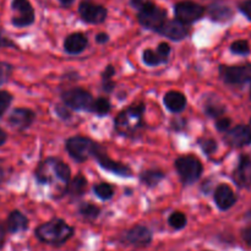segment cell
<instances>
[{"label":"cell","instance_id":"cell-1","mask_svg":"<svg viewBox=\"0 0 251 251\" xmlns=\"http://www.w3.org/2000/svg\"><path fill=\"white\" fill-rule=\"evenodd\" d=\"M34 234L42 243L59 247V245L65 244L73 237L74 228L69 226L64 220L54 218V220L38 226L34 230Z\"/></svg>","mask_w":251,"mask_h":251},{"label":"cell","instance_id":"cell-2","mask_svg":"<svg viewBox=\"0 0 251 251\" xmlns=\"http://www.w3.org/2000/svg\"><path fill=\"white\" fill-rule=\"evenodd\" d=\"M131 4L137 9V20L145 28L156 31L167 21V11L157 6L152 1L145 0H131Z\"/></svg>","mask_w":251,"mask_h":251},{"label":"cell","instance_id":"cell-3","mask_svg":"<svg viewBox=\"0 0 251 251\" xmlns=\"http://www.w3.org/2000/svg\"><path fill=\"white\" fill-rule=\"evenodd\" d=\"M145 112V105L140 104L130 105L127 109L119 113L114 122V127L118 134L123 136H131L136 134L137 130L142 126V114Z\"/></svg>","mask_w":251,"mask_h":251},{"label":"cell","instance_id":"cell-4","mask_svg":"<svg viewBox=\"0 0 251 251\" xmlns=\"http://www.w3.org/2000/svg\"><path fill=\"white\" fill-rule=\"evenodd\" d=\"M66 151L71 157L77 162L87 161L90 157L95 156L98 149V144L92 141L88 137L74 136L66 140Z\"/></svg>","mask_w":251,"mask_h":251},{"label":"cell","instance_id":"cell-5","mask_svg":"<svg viewBox=\"0 0 251 251\" xmlns=\"http://www.w3.org/2000/svg\"><path fill=\"white\" fill-rule=\"evenodd\" d=\"M174 167H176V172L179 173L181 181L185 185H190V184L195 183L200 178L201 173H202V164L194 156L179 157L174 162Z\"/></svg>","mask_w":251,"mask_h":251},{"label":"cell","instance_id":"cell-6","mask_svg":"<svg viewBox=\"0 0 251 251\" xmlns=\"http://www.w3.org/2000/svg\"><path fill=\"white\" fill-rule=\"evenodd\" d=\"M221 78L227 85L240 86L251 80V64H240V65H221Z\"/></svg>","mask_w":251,"mask_h":251},{"label":"cell","instance_id":"cell-7","mask_svg":"<svg viewBox=\"0 0 251 251\" xmlns=\"http://www.w3.org/2000/svg\"><path fill=\"white\" fill-rule=\"evenodd\" d=\"M11 9L15 12L11 24L17 28L31 26L36 20L34 9L29 0H12Z\"/></svg>","mask_w":251,"mask_h":251},{"label":"cell","instance_id":"cell-8","mask_svg":"<svg viewBox=\"0 0 251 251\" xmlns=\"http://www.w3.org/2000/svg\"><path fill=\"white\" fill-rule=\"evenodd\" d=\"M174 14L178 20L186 25H191L199 21L205 14V7L198 2L185 0V1L176 2L174 6Z\"/></svg>","mask_w":251,"mask_h":251},{"label":"cell","instance_id":"cell-9","mask_svg":"<svg viewBox=\"0 0 251 251\" xmlns=\"http://www.w3.org/2000/svg\"><path fill=\"white\" fill-rule=\"evenodd\" d=\"M63 100L66 107L76 110H90V112L95 102L92 95L82 88H73L64 92Z\"/></svg>","mask_w":251,"mask_h":251},{"label":"cell","instance_id":"cell-10","mask_svg":"<svg viewBox=\"0 0 251 251\" xmlns=\"http://www.w3.org/2000/svg\"><path fill=\"white\" fill-rule=\"evenodd\" d=\"M78 14L81 19L87 24H102L107 19L108 11L104 6L92 2L91 0H83L78 5Z\"/></svg>","mask_w":251,"mask_h":251},{"label":"cell","instance_id":"cell-11","mask_svg":"<svg viewBox=\"0 0 251 251\" xmlns=\"http://www.w3.org/2000/svg\"><path fill=\"white\" fill-rule=\"evenodd\" d=\"M122 240L132 247H147L152 242V232L145 226H135L124 233Z\"/></svg>","mask_w":251,"mask_h":251},{"label":"cell","instance_id":"cell-12","mask_svg":"<svg viewBox=\"0 0 251 251\" xmlns=\"http://www.w3.org/2000/svg\"><path fill=\"white\" fill-rule=\"evenodd\" d=\"M159 34L167 37V38L172 39V41H181V39L186 38L189 34V27L188 25L181 22L180 20H167L158 29H157Z\"/></svg>","mask_w":251,"mask_h":251},{"label":"cell","instance_id":"cell-13","mask_svg":"<svg viewBox=\"0 0 251 251\" xmlns=\"http://www.w3.org/2000/svg\"><path fill=\"white\" fill-rule=\"evenodd\" d=\"M93 157L97 159L100 166L102 167V168H104L105 171L112 172V173L117 174V176H132V171L130 169L129 166H126V164L124 163H120V162L113 161V159L109 158L104 152H102V150H100V146H98L97 151H96L95 156Z\"/></svg>","mask_w":251,"mask_h":251},{"label":"cell","instance_id":"cell-14","mask_svg":"<svg viewBox=\"0 0 251 251\" xmlns=\"http://www.w3.org/2000/svg\"><path fill=\"white\" fill-rule=\"evenodd\" d=\"M225 141L233 147L248 146L251 144V129L247 125H237L226 131Z\"/></svg>","mask_w":251,"mask_h":251},{"label":"cell","instance_id":"cell-15","mask_svg":"<svg viewBox=\"0 0 251 251\" xmlns=\"http://www.w3.org/2000/svg\"><path fill=\"white\" fill-rule=\"evenodd\" d=\"M36 119V114L28 108H15L9 115L10 126L17 130H26L32 125Z\"/></svg>","mask_w":251,"mask_h":251},{"label":"cell","instance_id":"cell-16","mask_svg":"<svg viewBox=\"0 0 251 251\" xmlns=\"http://www.w3.org/2000/svg\"><path fill=\"white\" fill-rule=\"evenodd\" d=\"M238 198L237 194L233 191L227 184H221L215 190V201L221 211H227L235 205Z\"/></svg>","mask_w":251,"mask_h":251},{"label":"cell","instance_id":"cell-17","mask_svg":"<svg viewBox=\"0 0 251 251\" xmlns=\"http://www.w3.org/2000/svg\"><path fill=\"white\" fill-rule=\"evenodd\" d=\"M233 179L240 188L251 186V157H240L237 169L233 173Z\"/></svg>","mask_w":251,"mask_h":251},{"label":"cell","instance_id":"cell-18","mask_svg":"<svg viewBox=\"0 0 251 251\" xmlns=\"http://www.w3.org/2000/svg\"><path fill=\"white\" fill-rule=\"evenodd\" d=\"M44 167L48 169L49 172L54 173V176L64 184H68L70 181V176H71V169L65 162H63L61 159L58 158H48L44 162H42Z\"/></svg>","mask_w":251,"mask_h":251},{"label":"cell","instance_id":"cell-19","mask_svg":"<svg viewBox=\"0 0 251 251\" xmlns=\"http://www.w3.org/2000/svg\"><path fill=\"white\" fill-rule=\"evenodd\" d=\"M87 44V37L81 32H75V33H71L66 37L65 41H64V48H65L66 53L76 55V54L82 53Z\"/></svg>","mask_w":251,"mask_h":251},{"label":"cell","instance_id":"cell-20","mask_svg":"<svg viewBox=\"0 0 251 251\" xmlns=\"http://www.w3.org/2000/svg\"><path fill=\"white\" fill-rule=\"evenodd\" d=\"M208 15L212 20L217 22H226L229 21L233 17L234 12H233L232 7L229 5L226 4L225 1H221V0H217V1H213L212 4L208 6Z\"/></svg>","mask_w":251,"mask_h":251},{"label":"cell","instance_id":"cell-21","mask_svg":"<svg viewBox=\"0 0 251 251\" xmlns=\"http://www.w3.org/2000/svg\"><path fill=\"white\" fill-rule=\"evenodd\" d=\"M163 102L167 109L171 110L172 113H180L185 109L188 100L184 93L179 91H169L164 95Z\"/></svg>","mask_w":251,"mask_h":251},{"label":"cell","instance_id":"cell-22","mask_svg":"<svg viewBox=\"0 0 251 251\" xmlns=\"http://www.w3.org/2000/svg\"><path fill=\"white\" fill-rule=\"evenodd\" d=\"M28 218L20 211L15 210L10 212L9 217L6 221V228L7 232L11 234H16V233L25 232L28 228Z\"/></svg>","mask_w":251,"mask_h":251},{"label":"cell","instance_id":"cell-23","mask_svg":"<svg viewBox=\"0 0 251 251\" xmlns=\"http://www.w3.org/2000/svg\"><path fill=\"white\" fill-rule=\"evenodd\" d=\"M86 189H87V180L85 179V176H77L66 184L65 194L73 196H81L83 195Z\"/></svg>","mask_w":251,"mask_h":251},{"label":"cell","instance_id":"cell-24","mask_svg":"<svg viewBox=\"0 0 251 251\" xmlns=\"http://www.w3.org/2000/svg\"><path fill=\"white\" fill-rule=\"evenodd\" d=\"M164 173L161 171H146L142 172L140 176V180L144 185L149 186V188H153V186L158 185L159 181L164 179Z\"/></svg>","mask_w":251,"mask_h":251},{"label":"cell","instance_id":"cell-25","mask_svg":"<svg viewBox=\"0 0 251 251\" xmlns=\"http://www.w3.org/2000/svg\"><path fill=\"white\" fill-rule=\"evenodd\" d=\"M203 109H205L206 114L211 118H220L226 112L225 105L220 103V100H217L216 98H210L208 100H206Z\"/></svg>","mask_w":251,"mask_h":251},{"label":"cell","instance_id":"cell-26","mask_svg":"<svg viewBox=\"0 0 251 251\" xmlns=\"http://www.w3.org/2000/svg\"><path fill=\"white\" fill-rule=\"evenodd\" d=\"M78 213L85 218H87V220H96L100 216V210L97 206L93 205V203L83 202L78 207Z\"/></svg>","mask_w":251,"mask_h":251},{"label":"cell","instance_id":"cell-27","mask_svg":"<svg viewBox=\"0 0 251 251\" xmlns=\"http://www.w3.org/2000/svg\"><path fill=\"white\" fill-rule=\"evenodd\" d=\"M91 112L100 115V117H104V115H107L110 112V102L107 98H98V100L93 102Z\"/></svg>","mask_w":251,"mask_h":251},{"label":"cell","instance_id":"cell-28","mask_svg":"<svg viewBox=\"0 0 251 251\" xmlns=\"http://www.w3.org/2000/svg\"><path fill=\"white\" fill-rule=\"evenodd\" d=\"M93 191H95L96 196L100 199V200H109V199L113 198L114 195V189L110 184L108 183H100L95 185L93 188Z\"/></svg>","mask_w":251,"mask_h":251},{"label":"cell","instance_id":"cell-29","mask_svg":"<svg viewBox=\"0 0 251 251\" xmlns=\"http://www.w3.org/2000/svg\"><path fill=\"white\" fill-rule=\"evenodd\" d=\"M186 216L181 212H173L168 218V223L172 228H174L176 230L183 229L186 226Z\"/></svg>","mask_w":251,"mask_h":251},{"label":"cell","instance_id":"cell-30","mask_svg":"<svg viewBox=\"0 0 251 251\" xmlns=\"http://www.w3.org/2000/svg\"><path fill=\"white\" fill-rule=\"evenodd\" d=\"M142 59H144V63L149 66H158L159 64L163 63L158 53L152 49H146L142 54Z\"/></svg>","mask_w":251,"mask_h":251},{"label":"cell","instance_id":"cell-31","mask_svg":"<svg viewBox=\"0 0 251 251\" xmlns=\"http://www.w3.org/2000/svg\"><path fill=\"white\" fill-rule=\"evenodd\" d=\"M230 50L234 54H238V55H248L250 53V47L249 43L247 41H235L234 43H232L230 46Z\"/></svg>","mask_w":251,"mask_h":251},{"label":"cell","instance_id":"cell-32","mask_svg":"<svg viewBox=\"0 0 251 251\" xmlns=\"http://www.w3.org/2000/svg\"><path fill=\"white\" fill-rule=\"evenodd\" d=\"M199 145H200L203 153L207 154V156L215 153L216 150H217V142L213 139H200L199 140Z\"/></svg>","mask_w":251,"mask_h":251},{"label":"cell","instance_id":"cell-33","mask_svg":"<svg viewBox=\"0 0 251 251\" xmlns=\"http://www.w3.org/2000/svg\"><path fill=\"white\" fill-rule=\"evenodd\" d=\"M12 102V96L11 93L7 91L0 90V118L5 114L7 109H9L10 104Z\"/></svg>","mask_w":251,"mask_h":251},{"label":"cell","instance_id":"cell-34","mask_svg":"<svg viewBox=\"0 0 251 251\" xmlns=\"http://www.w3.org/2000/svg\"><path fill=\"white\" fill-rule=\"evenodd\" d=\"M12 70H14L12 65H10L9 63L0 61V86H2L10 80L12 75Z\"/></svg>","mask_w":251,"mask_h":251},{"label":"cell","instance_id":"cell-35","mask_svg":"<svg viewBox=\"0 0 251 251\" xmlns=\"http://www.w3.org/2000/svg\"><path fill=\"white\" fill-rule=\"evenodd\" d=\"M157 53H158V55L161 56L163 63H167V61H168L169 54H171V47H169V44L166 43V42L159 43L158 48H157Z\"/></svg>","mask_w":251,"mask_h":251},{"label":"cell","instance_id":"cell-36","mask_svg":"<svg viewBox=\"0 0 251 251\" xmlns=\"http://www.w3.org/2000/svg\"><path fill=\"white\" fill-rule=\"evenodd\" d=\"M230 124H232V122H230L229 118L222 117L217 120V123H216V126H217V129L220 130V131L225 132V131H228V130H229Z\"/></svg>","mask_w":251,"mask_h":251},{"label":"cell","instance_id":"cell-37","mask_svg":"<svg viewBox=\"0 0 251 251\" xmlns=\"http://www.w3.org/2000/svg\"><path fill=\"white\" fill-rule=\"evenodd\" d=\"M0 48H17V46L11 39H9L4 34L0 33Z\"/></svg>","mask_w":251,"mask_h":251},{"label":"cell","instance_id":"cell-38","mask_svg":"<svg viewBox=\"0 0 251 251\" xmlns=\"http://www.w3.org/2000/svg\"><path fill=\"white\" fill-rule=\"evenodd\" d=\"M239 9L240 11H242L251 21V0H247V1L242 2V4L239 5Z\"/></svg>","mask_w":251,"mask_h":251},{"label":"cell","instance_id":"cell-39","mask_svg":"<svg viewBox=\"0 0 251 251\" xmlns=\"http://www.w3.org/2000/svg\"><path fill=\"white\" fill-rule=\"evenodd\" d=\"M114 74H115L114 68H113L112 65H108L107 68H105V70L103 71V74H102L103 82H107V81H112V77L114 76Z\"/></svg>","mask_w":251,"mask_h":251},{"label":"cell","instance_id":"cell-40","mask_svg":"<svg viewBox=\"0 0 251 251\" xmlns=\"http://www.w3.org/2000/svg\"><path fill=\"white\" fill-rule=\"evenodd\" d=\"M6 233H7L6 226H5L2 222H0V251L2 250V248H4L5 245V242H6Z\"/></svg>","mask_w":251,"mask_h":251},{"label":"cell","instance_id":"cell-41","mask_svg":"<svg viewBox=\"0 0 251 251\" xmlns=\"http://www.w3.org/2000/svg\"><path fill=\"white\" fill-rule=\"evenodd\" d=\"M242 235H243V239H244V242L251 247V227L245 228V229L243 230Z\"/></svg>","mask_w":251,"mask_h":251},{"label":"cell","instance_id":"cell-42","mask_svg":"<svg viewBox=\"0 0 251 251\" xmlns=\"http://www.w3.org/2000/svg\"><path fill=\"white\" fill-rule=\"evenodd\" d=\"M108 39H109V36H108L107 33H98L97 36H96V42H97V43H100V44H104V43H107L108 42Z\"/></svg>","mask_w":251,"mask_h":251},{"label":"cell","instance_id":"cell-43","mask_svg":"<svg viewBox=\"0 0 251 251\" xmlns=\"http://www.w3.org/2000/svg\"><path fill=\"white\" fill-rule=\"evenodd\" d=\"M6 141H7V134L1 129V127H0V147H1Z\"/></svg>","mask_w":251,"mask_h":251},{"label":"cell","instance_id":"cell-44","mask_svg":"<svg viewBox=\"0 0 251 251\" xmlns=\"http://www.w3.org/2000/svg\"><path fill=\"white\" fill-rule=\"evenodd\" d=\"M74 1H75V0H59V2H60L63 6H70Z\"/></svg>","mask_w":251,"mask_h":251},{"label":"cell","instance_id":"cell-45","mask_svg":"<svg viewBox=\"0 0 251 251\" xmlns=\"http://www.w3.org/2000/svg\"><path fill=\"white\" fill-rule=\"evenodd\" d=\"M4 179H5V172H4V169H2L1 167H0V185H1V184H2Z\"/></svg>","mask_w":251,"mask_h":251},{"label":"cell","instance_id":"cell-46","mask_svg":"<svg viewBox=\"0 0 251 251\" xmlns=\"http://www.w3.org/2000/svg\"><path fill=\"white\" fill-rule=\"evenodd\" d=\"M61 110V108L60 107H56V112H60ZM64 113V115H65V117H69V113H66V112H63Z\"/></svg>","mask_w":251,"mask_h":251},{"label":"cell","instance_id":"cell-47","mask_svg":"<svg viewBox=\"0 0 251 251\" xmlns=\"http://www.w3.org/2000/svg\"><path fill=\"white\" fill-rule=\"evenodd\" d=\"M247 217H248V218H251V211H249V212H248Z\"/></svg>","mask_w":251,"mask_h":251},{"label":"cell","instance_id":"cell-48","mask_svg":"<svg viewBox=\"0 0 251 251\" xmlns=\"http://www.w3.org/2000/svg\"><path fill=\"white\" fill-rule=\"evenodd\" d=\"M249 127L251 129V119H250V125H249Z\"/></svg>","mask_w":251,"mask_h":251},{"label":"cell","instance_id":"cell-49","mask_svg":"<svg viewBox=\"0 0 251 251\" xmlns=\"http://www.w3.org/2000/svg\"><path fill=\"white\" fill-rule=\"evenodd\" d=\"M250 96H251V88H250Z\"/></svg>","mask_w":251,"mask_h":251}]
</instances>
